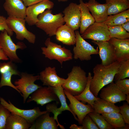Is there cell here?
Masks as SVG:
<instances>
[{"label": "cell", "instance_id": "d590c367", "mask_svg": "<svg viewBox=\"0 0 129 129\" xmlns=\"http://www.w3.org/2000/svg\"><path fill=\"white\" fill-rule=\"evenodd\" d=\"M115 83L119 90L124 94L126 95L129 94V79L117 80Z\"/></svg>", "mask_w": 129, "mask_h": 129}, {"label": "cell", "instance_id": "8fae6325", "mask_svg": "<svg viewBox=\"0 0 129 129\" xmlns=\"http://www.w3.org/2000/svg\"><path fill=\"white\" fill-rule=\"evenodd\" d=\"M32 101L42 106L53 101H55L57 104L60 102L53 87L49 86H41L32 93L27 101L29 103Z\"/></svg>", "mask_w": 129, "mask_h": 129}, {"label": "cell", "instance_id": "5b68a950", "mask_svg": "<svg viewBox=\"0 0 129 129\" xmlns=\"http://www.w3.org/2000/svg\"><path fill=\"white\" fill-rule=\"evenodd\" d=\"M75 45L73 49V58L75 59H79L81 61H89L91 59V55L99 54L98 47L95 49L86 41L81 36L78 31L75 30Z\"/></svg>", "mask_w": 129, "mask_h": 129}, {"label": "cell", "instance_id": "f35d334b", "mask_svg": "<svg viewBox=\"0 0 129 129\" xmlns=\"http://www.w3.org/2000/svg\"><path fill=\"white\" fill-rule=\"evenodd\" d=\"M6 18L3 16L0 15V31L6 30L9 35L12 36L13 32L9 27L6 22Z\"/></svg>", "mask_w": 129, "mask_h": 129}, {"label": "cell", "instance_id": "7dc6e473", "mask_svg": "<svg viewBox=\"0 0 129 129\" xmlns=\"http://www.w3.org/2000/svg\"><path fill=\"white\" fill-rule=\"evenodd\" d=\"M128 0V1H129V0Z\"/></svg>", "mask_w": 129, "mask_h": 129}, {"label": "cell", "instance_id": "bcb514c9", "mask_svg": "<svg viewBox=\"0 0 129 129\" xmlns=\"http://www.w3.org/2000/svg\"><path fill=\"white\" fill-rule=\"evenodd\" d=\"M1 63H0V67L1 66Z\"/></svg>", "mask_w": 129, "mask_h": 129}, {"label": "cell", "instance_id": "8992f818", "mask_svg": "<svg viewBox=\"0 0 129 129\" xmlns=\"http://www.w3.org/2000/svg\"><path fill=\"white\" fill-rule=\"evenodd\" d=\"M6 22L9 28L15 33L17 39L22 41L26 39L29 43H35L36 35L26 28L25 19L8 16L6 18Z\"/></svg>", "mask_w": 129, "mask_h": 129}, {"label": "cell", "instance_id": "484cf974", "mask_svg": "<svg viewBox=\"0 0 129 129\" xmlns=\"http://www.w3.org/2000/svg\"><path fill=\"white\" fill-rule=\"evenodd\" d=\"M31 125L23 117L11 113L6 120L5 129H28Z\"/></svg>", "mask_w": 129, "mask_h": 129}, {"label": "cell", "instance_id": "e575fe53", "mask_svg": "<svg viewBox=\"0 0 129 129\" xmlns=\"http://www.w3.org/2000/svg\"><path fill=\"white\" fill-rule=\"evenodd\" d=\"M10 112L0 104V129H5L7 118Z\"/></svg>", "mask_w": 129, "mask_h": 129}, {"label": "cell", "instance_id": "9c48e42d", "mask_svg": "<svg viewBox=\"0 0 129 129\" xmlns=\"http://www.w3.org/2000/svg\"><path fill=\"white\" fill-rule=\"evenodd\" d=\"M8 101V102L3 98L0 97V103L11 113L23 117L32 125L39 117L48 112L47 110L41 111L38 107H35L32 109L29 110L20 109L15 106L10 100Z\"/></svg>", "mask_w": 129, "mask_h": 129}, {"label": "cell", "instance_id": "5bb4252c", "mask_svg": "<svg viewBox=\"0 0 129 129\" xmlns=\"http://www.w3.org/2000/svg\"><path fill=\"white\" fill-rule=\"evenodd\" d=\"M64 91L70 101L69 108L77 116L79 123L81 124L84 118L89 113L93 112L94 109L89 104L85 105L80 102L67 90L64 89Z\"/></svg>", "mask_w": 129, "mask_h": 129}, {"label": "cell", "instance_id": "7402d4cb", "mask_svg": "<svg viewBox=\"0 0 129 129\" xmlns=\"http://www.w3.org/2000/svg\"><path fill=\"white\" fill-rule=\"evenodd\" d=\"M85 3L91 12L95 22H103L107 19L108 16L105 3L101 4L95 0H89Z\"/></svg>", "mask_w": 129, "mask_h": 129}, {"label": "cell", "instance_id": "cb8c5ba5", "mask_svg": "<svg viewBox=\"0 0 129 129\" xmlns=\"http://www.w3.org/2000/svg\"><path fill=\"white\" fill-rule=\"evenodd\" d=\"M48 112L39 117L29 129H57L59 126L54 117L49 116Z\"/></svg>", "mask_w": 129, "mask_h": 129}, {"label": "cell", "instance_id": "ab89813d", "mask_svg": "<svg viewBox=\"0 0 129 129\" xmlns=\"http://www.w3.org/2000/svg\"><path fill=\"white\" fill-rule=\"evenodd\" d=\"M43 0H22L23 2L26 7H28L37 4Z\"/></svg>", "mask_w": 129, "mask_h": 129}, {"label": "cell", "instance_id": "277c9868", "mask_svg": "<svg viewBox=\"0 0 129 129\" xmlns=\"http://www.w3.org/2000/svg\"><path fill=\"white\" fill-rule=\"evenodd\" d=\"M44 44L46 47H41V49L45 58L50 60H56L61 65L64 62L73 59V54L70 50L52 42L50 38L46 39Z\"/></svg>", "mask_w": 129, "mask_h": 129}, {"label": "cell", "instance_id": "44dd1931", "mask_svg": "<svg viewBox=\"0 0 129 129\" xmlns=\"http://www.w3.org/2000/svg\"><path fill=\"white\" fill-rule=\"evenodd\" d=\"M3 6L8 16L25 19L27 7L22 0H5Z\"/></svg>", "mask_w": 129, "mask_h": 129}, {"label": "cell", "instance_id": "83f0119b", "mask_svg": "<svg viewBox=\"0 0 129 129\" xmlns=\"http://www.w3.org/2000/svg\"><path fill=\"white\" fill-rule=\"evenodd\" d=\"M108 16L121 12L129 8L127 0H105Z\"/></svg>", "mask_w": 129, "mask_h": 129}, {"label": "cell", "instance_id": "d6986e66", "mask_svg": "<svg viewBox=\"0 0 129 129\" xmlns=\"http://www.w3.org/2000/svg\"><path fill=\"white\" fill-rule=\"evenodd\" d=\"M101 90L100 98L106 101L115 104L125 100L126 95L119 90L113 81Z\"/></svg>", "mask_w": 129, "mask_h": 129}, {"label": "cell", "instance_id": "7bdbcfd3", "mask_svg": "<svg viewBox=\"0 0 129 129\" xmlns=\"http://www.w3.org/2000/svg\"><path fill=\"white\" fill-rule=\"evenodd\" d=\"M70 128V129H84L82 126H78L75 124H72Z\"/></svg>", "mask_w": 129, "mask_h": 129}, {"label": "cell", "instance_id": "e0dca14e", "mask_svg": "<svg viewBox=\"0 0 129 129\" xmlns=\"http://www.w3.org/2000/svg\"><path fill=\"white\" fill-rule=\"evenodd\" d=\"M91 42L99 48L98 54L101 64L107 65L117 61L114 47L108 41L92 40Z\"/></svg>", "mask_w": 129, "mask_h": 129}, {"label": "cell", "instance_id": "ac0fdd59", "mask_svg": "<svg viewBox=\"0 0 129 129\" xmlns=\"http://www.w3.org/2000/svg\"><path fill=\"white\" fill-rule=\"evenodd\" d=\"M39 80L42 82L43 85L52 87L62 86L65 80L57 75L54 67H46L39 73Z\"/></svg>", "mask_w": 129, "mask_h": 129}, {"label": "cell", "instance_id": "4dcf8cb0", "mask_svg": "<svg viewBox=\"0 0 129 129\" xmlns=\"http://www.w3.org/2000/svg\"><path fill=\"white\" fill-rule=\"evenodd\" d=\"M129 21V9L119 13L108 16L104 23L108 26L120 25Z\"/></svg>", "mask_w": 129, "mask_h": 129}, {"label": "cell", "instance_id": "1f68e13d", "mask_svg": "<svg viewBox=\"0 0 129 129\" xmlns=\"http://www.w3.org/2000/svg\"><path fill=\"white\" fill-rule=\"evenodd\" d=\"M88 114L100 129H112L114 128L105 119L103 116L94 111Z\"/></svg>", "mask_w": 129, "mask_h": 129}, {"label": "cell", "instance_id": "9a60e30c", "mask_svg": "<svg viewBox=\"0 0 129 129\" xmlns=\"http://www.w3.org/2000/svg\"><path fill=\"white\" fill-rule=\"evenodd\" d=\"M63 12L65 24L74 31L78 29L81 23V13L79 4L71 3L65 8Z\"/></svg>", "mask_w": 129, "mask_h": 129}, {"label": "cell", "instance_id": "ee69618b", "mask_svg": "<svg viewBox=\"0 0 129 129\" xmlns=\"http://www.w3.org/2000/svg\"><path fill=\"white\" fill-rule=\"evenodd\" d=\"M128 104H129V94L126 95L125 100Z\"/></svg>", "mask_w": 129, "mask_h": 129}, {"label": "cell", "instance_id": "603a6c76", "mask_svg": "<svg viewBox=\"0 0 129 129\" xmlns=\"http://www.w3.org/2000/svg\"><path fill=\"white\" fill-rule=\"evenodd\" d=\"M75 31L66 24H64L57 29L55 34L56 38L64 44L74 45L76 41Z\"/></svg>", "mask_w": 129, "mask_h": 129}, {"label": "cell", "instance_id": "30bf717a", "mask_svg": "<svg viewBox=\"0 0 129 129\" xmlns=\"http://www.w3.org/2000/svg\"><path fill=\"white\" fill-rule=\"evenodd\" d=\"M108 26L104 22H95L90 26L82 34L84 39L95 41H108L110 38Z\"/></svg>", "mask_w": 129, "mask_h": 129}, {"label": "cell", "instance_id": "6da1fadb", "mask_svg": "<svg viewBox=\"0 0 129 129\" xmlns=\"http://www.w3.org/2000/svg\"><path fill=\"white\" fill-rule=\"evenodd\" d=\"M120 64V62L116 61L107 65L97 64L94 67L90 89L96 97H98V93L102 88L113 81Z\"/></svg>", "mask_w": 129, "mask_h": 129}, {"label": "cell", "instance_id": "74e56055", "mask_svg": "<svg viewBox=\"0 0 129 129\" xmlns=\"http://www.w3.org/2000/svg\"><path fill=\"white\" fill-rule=\"evenodd\" d=\"M119 107L120 113L121 114L125 123L129 124V106L128 104L124 103Z\"/></svg>", "mask_w": 129, "mask_h": 129}, {"label": "cell", "instance_id": "b9f144b4", "mask_svg": "<svg viewBox=\"0 0 129 129\" xmlns=\"http://www.w3.org/2000/svg\"><path fill=\"white\" fill-rule=\"evenodd\" d=\"M127 32H129V21L120 25Z\"/></svg>", "mask_w": 129, "mask_h": 129}, {"label": "cell", "instance_id": "2e32d148", "mask_svg": "<svg viewBox=\"0 0 129 129\" xmlns=\"http://www.w3.org/2000/svg\"><path fill=\"white\" fill-rule=\"evenodd\" d=\"M0 73L1 75L0 88L4 86H10L15 89L22 96L20 91L11 81V77L13 75H20L21 74L12 62L10 61L1 63L0 67Z\"/></svg>", "mask_w": 129, "mask_h": 129}, {"label": "cell", "instance_id": "52a82bcc", "mask_svg": "<svg viewBox=\"0 0 129 129\" xmlns=\"http://www.w3.org/2000/svg\"><path fill=\"white\" fill-rule=\"evenodd\" d=\"M26 48V46L23 42H19L16 44L14 43L6 30L1 31L0 33V48L10 61L20 62L21 60L16 54V50L18 49L23 50Z\"/></svg>", "mask_w": 129, "mask_h": 129}, {"label": "cell", "instance_id": "ba28073f", "mask_svg": "<svg viewBox=\"0 0 129 129\" xmlns=\"http://www.w3.org/2000/svg\"><path fill=\"white\" fill-rule=\"evenodd\" d=\"M20 78L16 80L14 82L16 88L21 92L23 97V102L25 103L30 94L41 86L35 84V82L39 80V75H34L26 72L20 74Z\"/></svg>", "mask_w": 129, "mask_h": 129}, {"label": "cell", "instance_id": "7c38bea8", "mask_svg": "<svg viewBox=\"0 0 129 129\" xmlns=\"http://www.w3.org/2000/svg\"><path fill=\"white\" fill-rule=\"evenodd\" d=\"M53 88L59 99L61 103V106L60 107L58 108L57 105L55 104H48L46 106V110L50 113L52 112L54 114V117L57 122L58 126L60 128L65 129L64 127L59 123L58 119V116L61 114L63 111L65 110L69 111L72 113L74 118L76 120L78 121V119L67 103L65 95L62 86H60Z\"/></svg>", "mask_w": 129, "mask_h": 129}, {"label": "cell", "instance_id": "d6a6232c", "mask_svg": "<svg viewBox=\"0 0 129 129\" xmlns=\"http://www.w3.org/2000/svg\"><path fill=\"white\" fill-rule=\"evenodd\" d=\"M110 33V38L118 39H129V33L124 29L120 25L108 26Z\"/></svg>", "mask_w": 129, "mask_h": 129}, {"label": "cell", "instance_id": "7a4b0ae2", "mask_svg": "<svg viewBox=\"0 0 129 129\" xmlns=\"http://www.w3.org/2000/svg\"><path fill=\"white\" fill-rule=\"evenodd\" d=\"M67 75V78L62 86L63 89L74 96L80 94L87 84L86 72L80 66H75Z\"/></svg>", "mask_w": 129, "mask_h": 129}, {"label": "cell", "instance_id": "f546056e", "mask_svg": "<svg viewBox=\"0 0 129 129\" xmlns=\"http://www.w3.org/2000/svg\"><path fill=\"white\" fill-rule=\"evenodd\" d=\"M105 119L114 129L125 128L126 124L119 112H113L102 114Z\"/></svg>", "mask_w": 129, "mask_h": 129}, {"label": "cell", "instance_id": "d4e9b609", "mask_svg": "<svg viewBox=\"0 0 129 129\" xmlns=\"http://www.w3.org/2000/svg\"><path fill=\"white\" fill-rule=\"evenodd\" d=\"M79 4L81 13L80 34H82L90 26L95 22V20L82 0H79Z\"/></svg>", "mask_w": 129, "mask_h": 129}, {"label": "cell", "instance_id": "ffe728a7", "mask_svg": "<svg viewBox=\"0 0 129 129\" xmlns=\"http://www.w3.org/2000/svg\"><path fill=\"white\" fill-rule=\"evenodd\" d=\"M108 42L113 46L117 61L129 60V39L111 38Z\"/></svg>", "mask_w": 129, "mask_h": 129}, {"label": "cell", "instance_id": "8d00e7d4", "mask_svg": "<svg viewBox=\"0 0 129 129\" xmlns=\"http://www.w3.org/2000/svg\"><path fill=\"white\" fill-rule=\"evenodd\" d=\"M84 129H99L97 125L88 114L83 118L81 123Z\"/></svg>", "mask_w": 129, "mask_h": 129}, {"label": "cell", "instance_id": "4fadbf2b", "mask_svg": "<svg viewBox=\"0 0 129 129\" xmlns=\"http://www.w3.org/2000/svg\"><path fill=\"white\" fill-rule=\"evenodd\" d=\"M54 4L49 0H43L35 5L27 8L25 19L26 22L30 26L35 25L38 15L47 9H51Z\"/></svg>", "mask_w": 129, "mask_h": 129}, {"label": "cell", "instance_id": "836d02e7", "mask_svg": "<svg viewBox=\"0 0 129 129\" xmlns=\"http://www.w3.org/2000/svg\"><path fill=\"white\" fill-rule=\"evenodd\" d=\"M129 77V60L120 62L118 71L114 78L116 81Z\"/></svg>", "mask_w": 129, "mask_h": 129}, {"label": "cell", "instance_id": "60d3db41", "mask_svg": "<svg viewBox=\"0 0 129 129\" xmlns=\"http://www.w3.org/2000/svg\"><path fill=\"white\" fill-rule=\"evenodd\" d=\"M9 59L2 49L0 48V60H7Z\"/></svg>", "mask_w": 129, "mask_h": 129}, {"label": "cell", "instance_id": "4316f807", "mask_svg": "<svg viewBox=\"0 0 129 129\" xmlns=\"http://www.w3.org/2000/svg\"><path fill=\"white\" fill-rule=\"evenodd\" d=\"M94 111L100 114L119 112V107L115 104L100 98L95 101L93 105Z\"/></svg>", "mask_w": 129, "mask_h": 129}, {"label": "cell", "instance_id": "f1b7e54d", "mask_svg": "<svg viewBox=\"0 0 129 129\" xmlns=\"http://www.w3.org/2000/svg\"><path fill=\"white\" fill-rule=\"evenodd\" d=\"M87 77V84L84 90L80 94L74 96L78 100L85 103H88L93 109L94 102L100 98L95 97L90 89V83L92 77L90 72L88 73Z\"/></svg>", "mask_w": 129, "mask_h": 129}, {"label": "cell", "instance_id": "f6af8a7d", "mask_svg": "<svg viewBox=\"0 0 129 129\" xmlns=\"http://www.w3.org/2000/svg\"><path fill=\"white\" fill-rule=\"evenodd\" d=\"M59 2H66L68 1V0H57Z\"/></svg>", "mask_w": 129, "mask_h": 129}, {"label": "cell", "instance_id": "3957f363", "mask_svg": "<svg viewBox=\"0 0 129 129\" xmlns=\"http://www.w3.org/2000/svg\"><path fill=\"white\" fill-rule=\"evenodd\" d=\"M63 16L61 12L54 15L51 9H47L38 15L35 25L51 37L55 35L58 29L64 24Z\"/></svg>", "mask_w": 129, "mask_h": 129}]
</instances>
